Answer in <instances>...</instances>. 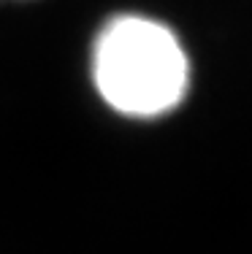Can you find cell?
I'll list each match as a JSON object with an SVG mask.
<instances>
[{
    "instance_id": "obj_1",
    "label": "cell",
    "mask_w": 252,
    "mask_h": 254,
    "mask_svg": "<svg viewBox=\"0 0 252 254\" xmlns=\"http://www.w3.org/2000/svg\"><path fill=\"white\" fill-rule=\"evenodd\" d=\"M190 57L166 22L117 14L103 22L89 49L98 98L128 119H160L176 111L190 89Z\"/></svg>"
}]
</instances>
